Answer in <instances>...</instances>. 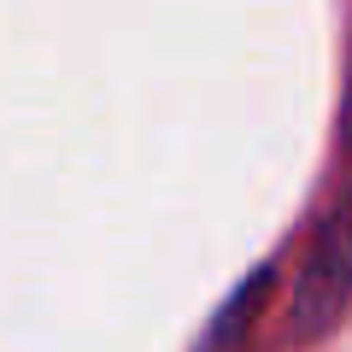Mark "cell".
<instances>
[{
  "label": "cell",
  "mask_w": 352,
  "mask_h": 352,
  "mask_svg": "<svg viewBox=\"0 0 352 352\" xmlns=\"http://www.w3.org/2000/svg\"><path fill=\"white\" fill-rule=\"evenodd\" d=\"M258 300H264V270H258V276H247V282H241V294H235V300H229V311L217 317L212 329H206L200 352H223L229 340L241 335V323H247V311H252V305H258Z\"/></svg>",
  "instance_id": "2"
},
{
  "label": "cell",
  "mask_w": 352,
  "mask_h": 352,
  "mask_svg": "<svg viewBox=\"0 0 352 352\" xmlns=\"http://www.w3.org/2000/svg\"><path fill=\"white\" fill-rule=\"evenodd\" d=\"M346 241H340V212H329L317 223V241H311V258H305V276H300V294H294V335L300 340H323L329 329L340 323L346 311Z\"/></svg>",
  "instance_id": "1"
}]
</instances>
